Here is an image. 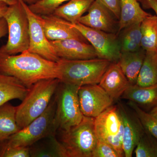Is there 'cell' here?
I'll return each mask as SVG.
<instances>
[{
	"label": "cell",
	"instance_id": "d590c367",
	"mask_svg": "<svg viewBox=\"0 0 157 157\" xmlns=\"http://www.w3.org/2000/svg\"><path fill=\"white\" fill-rule=\"evenodd\" d=\"M150 113L157 120V105L152 108Z\"/></svg>",
	"mask_w": 157,
	"mask_h": 157
},
{
	"label": "cell",
	"instance_id": "cb8c5ba5",
	"mask_svg": "<svg viewBox=\"0 0 157 157\" xmlns=\"http://www.w3.org/2000/svg\"><path fill=\"white\" fill-rule=\"evenodd\" d=\"M141 47L145 51L157 52V17L150 14L141 21Z\"/></svg>",
	"mask_w": 157,
	"mask_h": 157
},
{
	"label": "cell",
	"instance_id": "ac0fdd59",
	"mask_svg": "<svg viewBox=\"0 0 157 157\" xmlns=\"http://www.w3.org/2000/svg\"><path fill=\"white\" fill-rule=\"evenodd\" d=\"M29 90L17 78L0 73V106L14 99L22 101Z\"/></svg>",
	"mask_w": 157,
	"mask_h": 157
},
{
	"label": "cell",
	"instance_id": "836d02e7",
	"mask_svg": "<svg viewBox=\"0 0 157 157\" xmlns=\"http://www.w3.org/2000/svg\"><path fill=\"white\" fill-rule=\"evenodd\" d=\"M8 33V25L4 17L0 19V39Z\"/></svg>",
	"mask_w": 157,
	"mask_h": 157
},
{
	"label": "cell",
	"instance_id": "1f68e13d",
	"mask_svg": "<svg viewBox=\"0 0 157 157\" xmlns=\"http://www.w3.org/2000/svg\"><path fill=\"white\" fill-rule=\"evenodd\" d=\"M112 12L118 20L120 17L121 8L120 0H99Z\"/></svg>",
	"mask_w": 157,
	"mask_h": 157
},
{
	"label": "cell",
	"instance_id": "7c38bea8",
	"mask_svg": "<svg viewBox=\"0 0 157 157\" xmlns=\"http://www.w3.org/2000/svg\"><path fill=\"white\" fill-rule=\"evenodd\" d=\"M124 124L123 148L124 157H132L140 137L145 132L139 118L133 110L123 104L117 106Z\"/></svg>",
	"mask_w": 157,
	"mask_h": 157
},
{
	"label": "cell",
	"instance_id": "e0dca14e",
	"mask_svg": "<svg viewBox=\"0 0 157 157\" xmlns=\"http://www.w3.org/2000/svg\"><path fill=\"white\" fill-rule=\"evenodd\" d=\"M121 98L134 102L140 107L152 109L157 105V83L147 86L131 85Z\"/></svg>",
	"mask_w": 157,
	"mask_h": 157
},
{
	"label": "cell",
	"instance_id": "74e56055",
	"mask_svg": "<svg viewBox=\"0 0 157 157\" xmlns=\"http://www.w3.org/2000/svg\"><path fill=\"white\" fill-rule=\"evenodd\" d=\"M0 1L5 2L9 6H11L17 2L18 0H0Z\"/></svg>",
	"mask_w": 157,
	"mask_h": 157
},
{
	"label": "cell",
	"instance_id": "ffe728a7",
	"mask_svg": "<svg viewBox=\"0 0 157 157\" xmlns=\"http://www.w3.org/2000/svg\"><path fill=\"white\" fill-rule=\"evenodd\" d=\"M120 2L121 14L118 24V32L133 24L141 22L150 14L141 8L137 0H120Z\"/></svg>",
	"mask_w": 157,
	"mask_h": 157
},
{
	"label": "cell",
	"instance_id": "484cf974",
	"mask_svg": "<svg viewBox=\"0 0 157 157\" xmlns=\"http://www.w3.org/2000/svg\"><path fill=\"white\" fill-rule=\"evenodd\" d=\"M135 152L137 157H157V138L145 130Z\"/></svg>",
	"mask_w": 157,
	"mask_h": 157
},
{
	"label": "cell",
	"instance_id": "52a82bcc",
	"mask_svg": "<svg viewBox=\"0 0 157 157\" xmlns=\"http://www.w3.org/2000/svg\"><path fill=\"white\" fill-rule=\"evenodd\" d=\"M79 87L61 82L59 85L55 97L56 109L54 121L56 131L69 130L83 119L78 101Z\"/></svg>",
	"mask_w": 157,
	"mask_h": 157
},
{
	"label": "cell",
	"instance_id": "d4e9b609",
	"mask_svg": "<svg viewBox=\"0 0 157 157\" xmlns=\"http://www.w3.org/2000/svg\"><path fill=\"white\" fill-rule=\"evenodd\" d=\"M140 24L141 22L133 24L123 30L120 40L121 52L137 51L141 48Z\"/></svg>",
	"mask_w": 157,
	"mask_h": 157
},
{
	"label": "cell",
	"instance_id": "44dd1931",
	"mask_svg": "<svg viewBox=\"0 0 157 157\" xmlns=\"http://www.w3.org/2000/svg\"><path fill=\"white\" fill-rule=\"evenodd\" d=\"M94 1L70 0L57 8L52 14L71 23H75L88 11Z\"/></svg>",
	"mask_w": 157,
	"mask_h": 157
},
{
	"label": "cell",
	"instance_id": "f546056e",
	"mask_svg": "<svg viewBox=\"0 0 157 157\" xmlns=\"http://www.w3.org/2000/svg\"><path fill=\"white\" fill-rule=\"evenodd\" d=\"M30 147H16L0 149V157H29Z\"/></svg>",
	"mask_w": 157,
	"mask_h": 157
},
{
	"label": "cell",
	"instance_id": "277c9868",
	"mask_svg": "<svg viewBox=\"0 0 157 157\" xmlns=\"http://www.w3.org/2000/svg\"><path fill=\"white\" fill-rule=\"evenodd\" d=\"M94 118L84 116L78 124L61 131L59 141L64 157H92L98 140Z\"/></svg>",
	"mask_w": 157,
	"mask_h": 157
},
{
	"label": "cell",
	"instance_id": "7402d4cb",
	"mask_svg": "<svg viewBox=\"0 0 157 157\" xmlns=\"http://www.w3.org/2000/svg\"><path fill=\"white\" fill-rule=\"evenodd\" d=\"M16 107L7 102L0 106V142L20 131L16 118Z\"/></svg>",
	"mask_w": 157,
	"mask_h": 157
},
{
	"label": "cell",
	"instance_id": "2e32d148",
	"mask_svg": "<svg viewBox=\"0 0 157 157\" xmlns=\"http://www.w3.org/2000/svg\"><path fill=\"white\" fill-rule=\"evenodd\" d=\"M99 84L113 101L121 97L131 85L117 63H111Z\"/></svg>",
	"mask_w": 157,
	"mask_h": 157
},
{
	"label": "cell",
	"instance_id": "3957f363",
	"mask_svg": "<svg viewBox=\"0 0 157 157\" xmlns=\"http://www.w3.org/2000/svg\"><path fill=\"white\" fill-rule=\"evenodd\" d=\"M57 62L60 82L80 87L86 85L99 84L111 63L107 60L99 58L78 60L60 59Z\"/></svg>",
	"mask_w": 157,
	"mask_h": 157
},
{
	"label": "cell",
	"instance_id": "f1b7e54d",
	"mask_svg": "<svg viewBox=\"0 0 157 157\" xmlns=\"http://www.w3.org/2000/svg\"><path fill=\"white\" fill-rule=\"evenodd\" d=\"M92 157H120V156L111 145L98 139Z\"/></svg>",
	"mask_w": 157,
	"mask_h": 157
},
{
	"label": "cell",
	"instance_id": "9c48e42d",
	"mask_svg": "<svg viewBox=\"0 0 157 157\" xmlns=\"http://www.w3.org/2000/svg\"><path fill=\"white\" fill-rule=\"evenodd\" d=\"M69 23L92 45L98 58L117 63L121 52L120 41L115 33L90 28L78 22Z\"/></svg>",
	"mask_w": 157,
	"mask_h": 157
},
{
	"label": "cell",
	"instance_id": "5b68a950",
	"mask_svg": "<svg viewBox=\"0 0 157 157\" xmlns=\"http://www.w3.org/2000/svg\"><path fill=\"white\" fill-rule=\"evenodd\" d=\"M56 109L54 98L42 115L8 139L0 142V149L16 147H31L42 138L54 136L57 131L54 121Z\"/></svg>",
	"mask_w": 157,
	"mask_h": 157
},
{
	"label": "cell",
	"instance_id": "d6a6232c",
	"mask_svg": "<svg viewBox=\"0 0 157 157\" xmlns=\"http://www.w3.org/2000/svg\"><path fill=\"white\" fill-rule=\"evenodd\" d=\"M142 5L143 8L152 9L155 12L157 17V0H137Z\"/></svg>",
	"mask_w": 157,
	"mask_h": 157
},
{
	"label": "cell",
	"instance_id": "8d00e7d4",
	"mask_svg": "<svg viewBox=\"0 0 157 157\" xmlns=\"http://www.w3.org/2000/svg\"><path fill=\"white\" fill-rule=\"evenodd\" d=\"M22 1L26 4H27L28 6H30L38 2L41 0H22Z\"/></svg>",
	"mask_w": 157,
	"mask_h": 157
},
{
	"label": "cell",
	"instance_id": "4dcf8cb0",
	"mask_svg": "<svg viewBox=\"0 0 157 157\" xmlns=\"http://www.w3.org/2000/svg\"><path fill=\"white\" fill-rule=\"evenodd\" d=\"M30 157H57V154L50 145V148L43 147H31L30 150Z\"/></svg>",
	"mask_w": 157,
	"mask_h": 157
},
{
	"label": "cell",
	"instance_id": "9a60e30c",
	"mask_svg": "<svg viewBox=\"0 0 157 157\" xmlns=\"http://www.w3.org/2000/svg\"><path fill=\"white\" fill-rule=\"evenodd\" d=\"M45 35L50 41L74 39L88 42L81 33L69 22L53 14L41 16Z\"/></svg>",
	"mask_w": 157,
	"mask_h": 157
},
{
	"label": "cell",
	"instance_id": "4fadbf2b",
	"mask_svg": "<svg viewBox=\"0 0 157 157\" xmlns=\"http://www.w3.org/2000/svg\"><path fill=\"white\" fill-rule=\"evenodd\" d=\"M87 11L88 14L80 17L78 22L90 28L115 33L118 22L112 12L99 0H95Z\"/></svg>",
	"mask_w": 157,
	"mask_h": 157
},
{
	"label": "cell",
	"instance_id": "ba28073f",
	"mask_svg": "<svg viewBox=\"0 0 157 157\" xmlns=\"http://www.w3.org/2000/svg\"><path fill=\"white\" fill-rule=\"evenodd\" d=\"M94 128L98 140L108 143L124 156L123 148L124 124L117 106H112L95 118Z\"/></svg>",
	"mask_w": 157,
	"mask_h": 157
},
{
	"label": "cell",
	"instance_id": "d6986e66",
	"mask_svg": "<svg viewBox=\"0 0 157 157\" xmlns=\"http://www.w3.org/2000/svg\"><path fill=\"white\" fill-rule=\"evenodd\" d=\"M145 52L141 48L137 51L121 53L117 63L131 85L136 84Z\"/></svg>",
	"mask_w": 157,
	"mask_h": 157
},
{
	"label": "cell",
	"instance_id": "30bf717a",
	"mask_svg": "<svg viewBox=\"0 0 157 157\" xmlns=\"http://www.w3.org/2000/svg\"><path fill=\"white\" fill-rule=\"evenodd\" d=\"M21 1L29 21V46L28 50L52 61H58L60 59L45 35L42 16L34 13L30 9L27 4L22 0Z\"/></svg>",
	"mask_w": 157,
	"mask_h": 157
},
{
	"label": "cell",
	"instance_id": "83f0119b",
	"mask_svg": "<svg viewBox=\"0 0 157 157\" xmlns=\"http://www.w3.org/2000/svg\"><path fill=\"white\" fill-rule=\"evenodd\" d=\"M70 0H41L38 2L28 6L35 14L40 16L53 14L55 10L65 2Z\"/></svg>",
	"mask_w": 157,
	"mask_h": 157
},
{
	"label": "cell",
	"instance_id": "7a4b0ae2",
	"mask_svg": "<svg viewBox=\"0 0 157 157\" xmlns=\"http://www.w3.org/2000/svg\"><path fill=\"white\" fill-rule=\"evenodd\" d=\"M60 83L57 78L43 79L30 88L21 104L16 107V121L20 128L27 126L45 112Z\"/></svg>",
	"mask_w": 157,
	"mask_h": 157
},
{
	"label": "cell",
	"instance_id": "6da1fadb",
	"mask_svg": "<svg viewBox=\"0 0 157 157\" xmlns=\"http://www.w3.org/2000/svg\"><path fill=\"white\" fill-rule=\"evenodd\" d=\"M0 73L15 77L29 88L43 79L59 78L57 62L28 50L13 55L0 52Z\"/></svg>",
	"mask_w": 157,
	"mask_h": 157
},
{
	"label": "cell",
	"instance_id": "8992f818",
	"mask_svg": "<svg viewBox=\"0 0 157 157\" xmlns=\"http://www.w3.org/2000/svg\"><path fill=\"white\" fill-rule=\"evenodd\" d=\"M8 25V40L0 52L13 55L28 50L29 46V21L21 0L9 6L4 16Z\"/></svg>",
	"mask_w": 157,
	"mask_h": 157
},
{
	"label": "cell",
	"instance_id": "5bb4252c",
	"mask_svg": "<svg viewBox=\"0 0 157 157\" xmlns=\"http://www.w3.org/2000/svg\"><path fill=\"white\" fill-rule=\"evenodd\" d=\"M50 42L59 59L78 60L98 58L95 50L88 42L74 39Z\"/></svg>",
	"mask_w": 157,
	"mask_h": 157
},
{
	"label": "cell",
	"instance_id": "e575fe53",
	"mask_svg": "<svg viewBox=\"0 0 157 157\" xmlns=\"http://www.w3.org/2000/svg\"><path fill=\"white\" fill-rule=\"evenodd\" d=\"M9 6L5 2L0 1V19L4 17Z\"/></svg>",
	"mask_w": 157,
	"mask_h": 157
},
{
	"label": "cell",
	"instance_id": "603a6c76",
	"mask_svg": "<svg viewBox=\"0 0 157 157\" xmlns=\"http://www.w3.org/2000/svg\"><path fill=\"white\" fill-rule=\"evenodd\" d=\"M157 83V52L146 51L136 84L147 86Z\"/></svg>",
	"mask_w": 157,
	"mask_h": 157
},
{
	"label": "cell",
	"instance_id": "8fae6325",
	"mask_svg": "<svg viewBox=\"0 0 157 157\" xmlns=\"http://www.w3.org/2000/svg\"><path fill=\"white\" fill-rule=\"evenodd\" d=\"M78 94L82 112L88 117H97L111 106L113 101L99 84L80 86Z\"/></svg>",
	"mask_w": 157,
	"mask_h": 157
},
{
	"label": "cell",
	"instance_id": "4316f807",
	"mask_svg": "<svg viewBox=\"0 0 157 157\" xmlns=\"http://www.w3.org/2000/svg\"><path fill=\"white\" fill-rule=\"evenodd\" d=\"M129 106L139 118L144 130L157 138V120L134 102L130 101Z\"/></svg>",
	"mask_w": 157,
	"mask_h": 157
}]
</instances>
